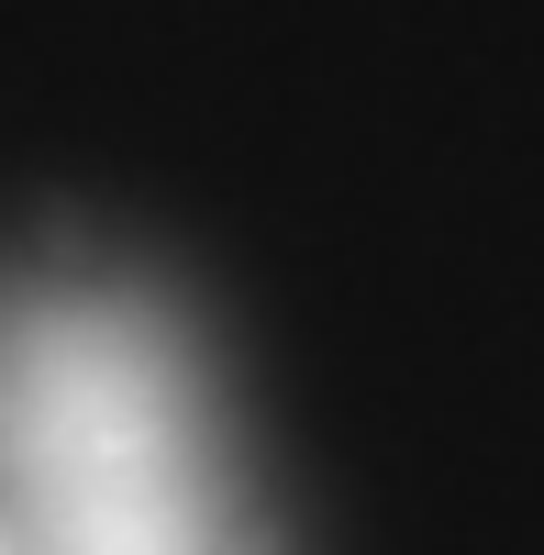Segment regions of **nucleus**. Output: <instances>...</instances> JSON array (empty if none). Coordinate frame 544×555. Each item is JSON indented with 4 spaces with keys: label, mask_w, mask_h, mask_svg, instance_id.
<instances>
[{
    "label": "nucleus",
    "mask_w": 544,
    "mask_h": 555,
    "mask_svg": "<svg viewBox=\"0 0 544 555\" xmlns=\"http://www.w3.org/2000/svg\"><path fill=\"white\" fill-rule=\"evenodd\" d=\"M0 555H12V544H0Z\"/></svg>",
    "instance_id": "2"
},
{
    "label": "nucleus",
    "mask_w": 544,
    "mask_h": 555,
    "mask_svg": "<svg viewBox=\"0 0 544 555\" xmlns=\"http://www.w3.org/2000/svg\"><path fill=\"white\" fill-rule=\"evenodd\" d=\"M0 544L12 555H256L190 345L122 289L0 300Z\"/></svg>",
    "instance_id": "1"
}]
</instances>
